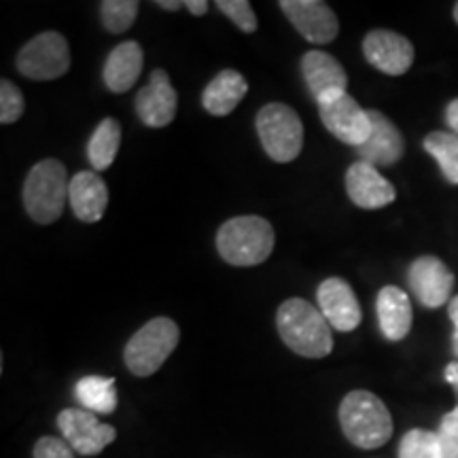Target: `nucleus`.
I'll use <instances>...</instances> for the list:
<instances>
[{
  "label": "nucleus",
  "instance_id": "nucleus-1",
  "mask_svg": "<svg viewBox=\"0 0 458 458\" xmlns=\"http://www.w3.org/2000/svg\"><path fill=\"white\" fill-rule=\"evenodd\" d=\"M276 325L283 342L300 357L323 359L334 351V327L323 312L301 297H291L278 308Z\"/></svg>",
  "mask_w": 458,
  "mask_h": 458
},
{
  "label": "nucleus",
  "instance_id": "nucleus-2",
  "mask_svg": "<svg viewBox=\"0 0 458 458\" xmlns=\"http://www.w3.org/2000/svg\"><path fill=\"white\" fill-rule=\"evenodd\" d=\"M340 425L357 448L376 450L393 435V418L385 401L369 391H352L342 399Z\"/></svg>",
  "mask_w": 458,
  "mask_h": 458
},
{
  "label": "nucleus",
  "instance_id": "nucleus-3",
  "mask_svg": "<svg viewBox=\"0 0 458 458\" xmlns=\"http://www.w3.org/2000/svg\"><path fill=\"white\" fill-rule=\"evenodd\" d=\"M274 227L263 216L246 215L225 221L216 233V249L229 266H259L274 250Z\"/></svg>",
  "mask_w": 458,
  "mask_h": 458
},
{
  "label": "nucleus",
  "instance_id": "nucleus-4",
  "mask_svg": "<svg viewBox=\"0 0 458 458\" xmlns=\"http://www.w3.org/2000/svg\"><path fill=\"white\" fill-rule=\"evenodd\" d=\"M71 193L64 164L57 159H43L28 172L24 182V206L32 221L49 225L60 219Z\"/></svg>",
  "mask_w": 458,
  "mask_h": 458
},
{
  "label": "nucleus",
  "instance_id": "nucleus-5",
  "mask_svg": "<svg viewBox=\"0 0 458 458\" xmlns=\"http://www.w3.org/2000/svg\"><path fill=\"white\" fill-rule=\"evenodd\" d=\"M181 331L179 325L168 317H157L148 320L145 327H140L125 344L123 359L128 369L134 376L147 377L153 376L168 357L179 346Z\"/></svg>",
  "mask_w": 458,
  "mask_h": 458
},
{
  "label": "nucleus",
  "instance_id": "nucleus-6",
  "mask_svg": "<svg viewBox=\"0 0 458 458\" xmlns=\"http://www.w3.org/2000/svg\"><path fill=\"white\" fill-rule=\"evenodd\" d=\"M257 134L263 151L278 164H289L301 153L303 125L289 105L272 102L257 113Z\"/></svg>",
  "mask_w": 458,
  "mask_h": 458
},
{
  "label": "nucleus",
  "instance_id": "nucleus-7",
  "mask_svg": "<svg viewBox=\"0 0 458 458\" xmlns=\"http://www.w3.org/2000/svg\"><path fill=\"white\" fill-rule=\"evenodd\" d=\"M15 64L32 81H54L71 68V49L60 32H43L20 49Z\"/></svg>",
  "mask_w": 458,
  "mask_h": 458
},
{
  "label": "nucleus",
  "instance_id": "nucleus-8",
  "mask_svg": "<svg viewBox=\"0 0 458 458\" xmlns=\"http://www.w3.org/2000/svg\"><path fill=\"white\" fill-rule=\"evenodd\" d=\"M57 427L64 435V442L83 456L100 454L117 437V428L100 422L98 416L88 410H62L57 416Z\"/></svg>",
  "mask_w": 458,
  "mask_h": 458
},
{
  "label": "nucleus",
  "instance_id": "nucleus-9",
  "mask_svg": "<svg viewBox=\"0 0 458 458\" xmlns=\"http://www.w3.org/2000/svg\"><path fill=\"white\" fill-rule=\"evenodd\" d=\"M318 114L327 131H331L344 145H352L357 148L369 139V111L360 108L352 96L344 94L335 100L323 102V105H318Z\"/></svg>",
  "mask_w": 458,
  "mask_h": 458
},
{
  "label": "nucleus",
  "instance_id": "nucleus-10",
  "mask_svg": "<svg viewBox=\"0 0 458 458\" xmlns=\"http://www.w3.org/2000/svg\"><path fill=\"white\" fill-rule=\"evenodd\" d=\"M280 9L295 30L310 43H331L340 32L337 15L323 0H283Z\"/></svg>",
  "mask_w": 458,
  "mask_h": 458
},
{
  "label": "nucleus",
  "instance_id": "nucleus-11",
  "mask_svg": "<svg viewBox=\"0 0 458 458\" xmlns=\"http://www.w3.org/2000/svg\"><path fill=\"white\" fill-rule=\"evenodd\" d=\"M365 60L380 72L399 77L414 64V45L393 30H371L363 41Z\"/></svg>",
  "mask_w": 458,
  "mask_h": 458
},
{
  "label": "nucleus",
  "instance_id": "nucleus-12",
  "mask_svg": "<svg viewBox=\"0 0 458 458\" xmlns=\"http://www.w3.org/2000/svg\"><path fill=\"white\" fill-rule=\"evenodd\" d=\"M301 72L306 79L308 89L312 91L314 100L318 105L323 102L335 100L346 94L348 89V74L344 66L335 60L334 55L325 54V51H308L301 57Z\"/></svg>",
  "mask_w": 458,
  "mask_h": 458
},
{
  "label": "nucleus",
  "instance_id": "nucleus-13",
  "mask_svg": "<svg viewBox=\"0 0 458 458\" xmlns=\"http://www.w3.org/2000/svg\"><path fill=\"white\" fill-rule=\"evenodd\" d=\"M411 293L427 308H439L450 300L454 274L437 257H420L411 263L408 272Z\"/></svg>",
  "mask_w": 458,
  "mask_h": 458
},
{
  "label": "nucleus",
  "instance_id": "nucleus-14",
  "mask_svg": "<svg viewBox=\"0 0 458 458\" xmlns=\"http://www.w3.org/2000/svg\"><path fill=\"white\" fill-rule=\"evenodd\" d=\"M318 308L327 323L335 331H354L360 325V306L352 286L344 278H327L323 280L317 291Z\"/></svg>",
  "mask_w": 458,
  "mask_h": 458
},
{
  "label": "nucleus",
  "instance_id": "nucleus-15",
  "mask_svg": "<svg viewBox=\"0 0 458 458\" xmlns=\"http://www.w3.org/2000/svg\"><path fill=\"white\" fill-rule=\"evenodd\" d=\"M176 106H179V94L172 88L168 72L153 71L147 88H142L136 96L139 119L148 128H165L174 122Z\"/></svg>",
  "mask_w": 458,
  "mask_h": 458
},
{
  "label": "nucleus",
  "instance_id": "nucleus-16",
  "mask_svg": "<svg viewBox=\"0 0 458 458\" xmlns=\"http://www.w3.org/2000/svg\"><path fill=\"white\" fill-rule=\"evenodd\" d=\"M346 191L352 204L359 208L376 210L385 208L397 198V191L374 165L354 162L346 172Z\"/></svg>",
  "mask_w": 458,
  "mask_h": 458
},
{
  "label": "nucleus",
  "instance_id": "nucleus-17",
  "mask_svg": "<svg viewBox=\"0 0 458 458\" xmlns=\"http://www.w3.org/2000/svg\"><path fill=\"white\" fill-rule=\"evenodd\" d=\"M371 131L369 139L357 147L360 162L380 168V165H393L403 156V136L386 114L380 111H369Z\"/></svg>",
  "mask_w": 458,
  "mask_h": 458
},
{
  "label": "nucleus",
  "instance_id": "nucleus-18",
  "mask_svg": "<svg viewBox=\"0 0 458 458\" xmlns=\"http://www.w3.org/2000/svg\"><path fill=\"white\" fill-rule=\"evenodd\" d=\"M68 202L72 206V213L79 221L96 223L102 219L108 206V187L105 179H100L96 172H79L71 179V193Z\"/></svg>",
  "mask_w": 458,
  "mask_h": 458
},
{
  "label": "nucleus",
  "instance_id": "nucleus-19",
  "mask_svg": "<svg viewBox=\"0 0 458 458\" xmlns=\"http://www.w3.org/2000/svg\"><path fill=\"white\" fill-rule=\"evenodd\" d=\"M142 64H145V55L142 47L136 41H125L117 45L106 57L105 64V83L113 94H123L134 88L139 81Z\"/></svg>",
  "mask_w": 458,
  "mask_h": 458
},
{
  "label": "nucleus",
  "instance_id": "nucleus-20",
  "mask_svg": "<svg viewBox=\"0 0 458 458\" xmlns=\"http://www.w3.org/2000/svg\"><path fill=\"white\" fill-rule=\"evenodd\" d=\"M377 320L386 340L399 342L410 334L411 329V303L410 297L399 286H385L377 293Z\"/></svg>",
  "mask_w": 458,
  "mask_h": 458
},
{
  "label": "nucleus",
  "instance_id": "nucleus-21",
  "mask_svg": "<svg viewBox=\"0 0 458 458\" xmlns=\"http://www.w3.org/2000/svg\"><path fill=\"white\" fill-rule=\"evenodd\" d=\"M249 91V83L238 71H221L213 81L206 85L202 106L215 117H225L236 108Z\"/></svg>",
  "mask_w": 458,
  "mask_h": 458
},
{
  "label": "nucleus",
  "instance_id": "nucleus-22",
  "mask_svg": "<svg viewBox=\"0 0 458 458\" xmlns=\"http://www.w3.org/2000/svg\"><path fill=\"white\" fill-rule=\"evenodd\" d=\"M119 145H122V123L113 117L102 119L88 145V157L94 170L102 172L111 168L119 153Z\"/></svg>",
  "mask_w": 458,
  "mask_h": 458
},
{
  "label": "nucleus",
  "instance_id": "nucleus-23",
  "mask_svg": "<svg viewBox=\"0 0 458 458\" xmlns=\"http://www.w3.org/2000/svg\"><path fill=\"white\" fill-rule=\"evenodd\" d=\"M74 394L91 414H111L117 408V391L114 377L85 376L74 386Z\"/></svg>",
  "mask_w": 458,
  "mask_h": 458
},
{
  "label": "nucleus",
  "instance_id": "nucleus-24",
  "mask_svg": "<svg viewBox=\"0 0 458 458\" xmlns=\"http://www.w3.org/2000/svg\"><path fill=\"white\" fill-rule=\"evenodd\" d=\"M425 148L439 164L445 181L458 185V136L450 131H431L425 139Z\"/></svg>",
  "mask_w": 458,
  "mask_h": 458
},
{
  "label": "nucleus",
  "instance_id": "nucleus-25",
  "mask_svg": "<svg viewBox=\"0 0 458 458\" xmlns=\"http://www.w3.org/2000/svg\"><path fill=\"white\" fill-rule=\"evenodd\" d=\"M139 9L140 3L136 0H105L100 3L102 24L111 34H123L136 21Z\"/></svg>",
  "mask_w": 458,
  "mask_h": 458
},
{
  "label": "nucleus",
  "instance_id": "nucleus-26",
  "mask_svg": "<svg viewBox=\"0 0 458 458\" xmlns=\"http://www.w3.org/2000/svg\"><path fill=\"white\" fill-rule=\"evenodd\" d=\"M399 458H442L437 433L411 428L399 444Z\"/></svg>",
  "mask_w": 458,
  "mask_h": 458
},
{
  "label": "nucleus",
  "instance_id": "nucleus-27",
  "mask_svg": "<svg viewBox=\"0 0 458 458\" xmlns=\"http://www.w3.org/2000/svg\"><path fill=\"white\" fill-rule=\"evenodd\" d=\"M24 96L20 88L9 79H3L0 81V123H15L24 113Z\"/></svg>",
  "mask_w": 458,
  "mask_h": 458
},
{
  "label": "nucleus",
  "instance_id": "nucleus-28",
  "mask_svg": "<svg viewBox=\"0 0 458 458\" xmlns=\"http://www.w3.org/2000/svg\"><path fill=\"white\" fill-rule=\"evenodd\" d=\"M216 9L223 15L236 24L242 32H255L257 30V15L253 13V7L246 0H216Z\"/></svg>",
  "mask_w": 458,
  "mask_h": 458
},
{
  "label": "nucleus",
  "instance_id": "nucleus-29",
  "mask_svg": "<svg viewBox=\"0 0 458 458\" xmlns=\"http://www.w3.org/2000/svg\"><path fill=\"white\" fill-rule=\"evenodd\" d=\"M437 439L439 450H442V458H458V408L448 411V414L442 418Z\"/></svg>",
  "mask_w": 458,
  "mask_h": 458
},
{
  "label": "nucleus",
  "instance_id": "nucleus-30",
  "mask_svg": "<svg viewBox=\"0 0 458 458\" xmlns=\"http://www.w3.org/2000/svg\"><path fill=\"white\" fill-rule=\"evenodd\" d=\"M34 458H74V452L62 439L41 437L34 445Z\"/></svg>",
  "mask_w": 458,
  "mask_h": 458
},
{
  "label": "nucleus",
  "instance_id": "nucleus-31",
  "mask_svg": "<svg viewBox=\"0 0 458 458\" xmlns=\"http://www.w3.org/2000/svg\"><path fill=\"white\" fill-rule=\"evenodd\" d=\"M445 122L452 128V134L458 136V98L452 100L448 108H445Z\"/></svg>",
  "mask_w": 458,
  "mask_h": 458
},
{
  "label": "nucleus",
  "instance_id": "nucleus-32",
  "mask_svg": "<svg viewBox=\"0 0 458 458\" xmlns=\"http://www.w3.org/2000/svg\"><path fill=\"white\" fill-rule=\"evenodd\" d=\"M445 382L454 388V394H456V408H458V363H450L448 368H445Z\"/></svg>",
  "mask_w": 458,
  "mask_h": 458
},
{
  "label": "nucleus",
  "instance_id": "nucleus-33",
  "mask_svg": "<svg viewBox=\"0 0 458 458\" xmlns=\"http://www.w3.org/2000/svg\"><path fill=\"white\" fill-rule=\"evenodd\" d=\"M185 7L191 15H206L208 13V3L206 0H187Z\"/></svg>",
  "mask_w": 458,
  "mask_h": 458
},
{
  "label": "nucleus",
  "instance_id": "nucleus-34",
  "mask_svg": "<svg viewBox=\"0 0 458 458\" xmlns=\"http://www.w3.org/2000/svg\"><path fill=\"white\" fill-rule=\"evenodd\" d=\"M157 7H162L165 11H176L181 7H185V3H181V0H157Z\"/></svg>",
  "mask_w": 458,
  "mask_h": 458
},
{
  "label": "nucleus",
  "instance_id": "nucleus-35",
  "mask_svg": "<svg viewBox=\"0 0 458 458\" xmlns=\"http://www.w3.org/2000/svg\"><path fill=\"white\" fill-rule=\"evenodd\" d=\"M450 318H452V323H454L456 329H458V295L450 301Z\"/></svg>",
  "mask_w": 458,
  "mask_h": 458
},
{
  "label": "nucleus",
  "instance_id": "nucleus-36",
  "mask_svg": "<svg viewBox=\"0 0 458 458\" xmlns=\"http://www.w3.org/2000/svg\"><path fill=\"white\" fill-rule=\"evenodd\" d=\"M452 348H454V354L458 357V329L454 331V335H452Z\"/></svg>",
  "mask_w": 458,
  "mask_h": 458
},
{
  "label": "nucleus",
  "instance_id": "nucleus-37",
  "mask_svg": "<svg viewBox=\"0 0 458 458\" xmlns=\"http://www.w3.org/2000/svg\"><path fill=\"white\" fill-rule=\"evenodd\" d=\"M454 20H456V21H458V3H456V4H454Z\"/></svg>",
  "mask_w": 458,
  "mask_h": 458
}]
</instances>
